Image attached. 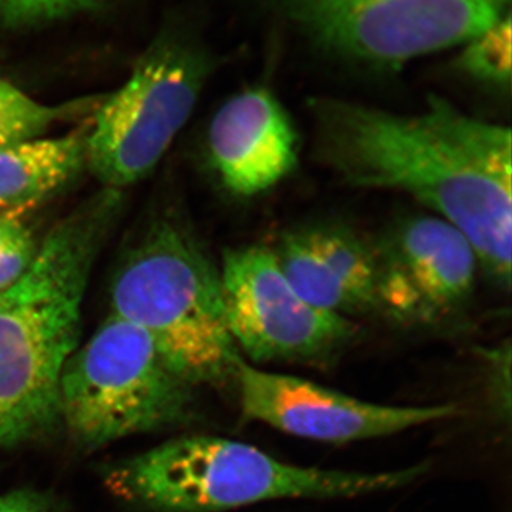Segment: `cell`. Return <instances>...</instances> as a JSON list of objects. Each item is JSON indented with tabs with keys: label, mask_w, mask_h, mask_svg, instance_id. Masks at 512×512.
<instances>
[{
	"label": "cell",
	"mask_w": 512,
	"mask_h": 512,
	"mask_svg": "<svg viewBox=\"0 0 512 512\" xmlns=\"http://www.w3.org/2000/svg\"><path fill=\"white\" fill-rule=\"evenodd\" d=\"M319 160L343 183L394 190L460 229L481 271L510 289V127L464 113L443 97L399 114L353 101H309Z\"/></svg>",
	"instance_id": "1"
},
{
	"label": "cell",
	"mask_w": 512,
	"mask_h": 512,
	"mask_svg": "<svg viewBox=\"0 0 512 512\" xmlns=\"http://www.w3.org/2000/svg\"><path fill=\"white\" fill-rule=\"evenodd\" d=\"M121 210L120 191L97 192L52 228L28 272L0 292V448L62 423L60 379L79 348L87 285Z\"/></svg>",
	"instance_id": "2"
},
{
	"label": "cell",
	"mask_w": 512,
	"mask_h": 512,
	"mask_svg": "<svg viewBox=\"0 0 512 512\" xmlns=\"http://www.w3.org/2000/svg\"><path fill=\"white\" fill-rule=\"evenodd\" d=\"M424 464L400 470H326L284 463L251 444L190 436L120 461L106 487L126 503L161 512H221L288 498H346L413 483Z\"/></svg>",
	"instance_id": "3"
},
{
	"label": "cell",
	"mask_w": 512,
	"mask_h": 512,
	"mask_svg": "<svg viewBox=\"0 0 512 512\" xmlns=\"http://www.w3.org/2000/svg\"><path fill=\"white\" fill-rule=\"evenodd\" d=\"M111 303V312L144 330L190 386L234 376L242 356L229 335L220 271L174 222H156L128 252Z\"/></svg>",
	"instance_id": "4"
},
{
	"label": "cell",
	"mask_w": 512,
	"mask_h": 512,
	"mask_svg": "<svg viewBox=\"0 0 512 512\" xmlns=\"http://www.w3.org/2000/svg\"><path fill=\"white\" fill-rule=\"evenodd\" d=\"M192 386L144 330L111 312L74 350L60 379V419L83 447L164 429L184 419Z\"/></svg>",
	"instance_id": "5"
},
{
	"label": "cell",
	"mask_w": 512,
	"mask_h": 512,
	"mask_svg": "<svg viewBox=\"0 0 512 512\" xmlns=\"http://www.w3.org/2000/svg\"><path fill=\"white\" fill-rule=\"evenodd\" d=\"M212 70L210 56L178 37H160L131 76L106 97L87 134V167L103 188L123 190L156 168L192 111Z\"/></svg>",
	"instance_id": "6"
},
{
	"label": "cell",
	"mask_w": 512,
	"mask_h": 512,
	"mask_svg": "<svg viewBox=\"0 0 512 512\" xmlns=\"http://www.w3.org/2000/svg\"><path fill=\"white\" fill-rule=\"evenodd\" d=\"M278 5L319 49L384 70L466 45L503 18L497 0H278Z\"/></svg>",
	"instance_id": "7"
},
{
	"label": "cell",
	"mask_w": 512,
	"mask_h": 512,
	"mask_svg": "<svg viewBox=\"0 0 512 512\" xmlns=\"http://www.w3.org/2000/svg\"><path fill=\"white\" fill-rule=\"evenodd\" d=\"M218 271L229 335L254 362L319 359L355 333L349 318L316 308L293 289L271 248L229 249Z\"/></svg>",
	"instance_id": "8"
},
{
	"label": "cell",
	"mask_w": 512,
	"mask_h": 512,
	"mask_svg": "<svg viewBox=\"0 0 512 512\" xmlns=\"http://www.w3.org/2000/svg\"><path fill=\"white\" fill-rule=\"evenodd\" d=\"M376 312L403 326H434L467 308L480 261L466 235L427 212L400 218L372 242Z\"/></svg>",
	"instance_id": "9"
},
{
	"label": "cell",
	"mask_w": 512,
	"mask_h": 512,
	"mask_svg": "<svg viewBox=\"0 0 512 512\" xmlns=\"http://www.w3.org/2000/svg\"><path fill=\"white\" fill-rule=\"evenodd\" d=\"M239 402L249 420L320 443L379 439L457 416L456 404L389 406L365 402L311 380L238 360Z\"/></svg>",
	"instance_id": "10"
},
{
	"label": "cell",
	"mask_w": 512,
	"mask_h": 512,
	"mask_svg": "<svg viewBox=\"0 0 512 512\" xmlns=\"http://www.w3.org/2000/svg\"><path fill=\"white\" fill-rule=\"evenodd\" d=\"M208 151L227 191L251 198L293 173L299 161V134L275 94L252 87L225 101L212 117Z\"/></svg>",
	"instance_id": "11"
},
{
	"label": "cell",
	"mask_w": 512,
	"mask_h": 512,
	"mask_svg": "<svg viewBox=\"0 0 512 512\" xmlns=\"http://www.w3.org/2000/svg\"><path fill=\"white\" fill-rule=\"evenodd\" d=\"M306 302L349 318L376 312L373 244L342 224L318 222L285 232L272 249Z\"/></svg>",
	"instance_id": "12"
},
{
	"label": "cell",
	"mask_w": 512,
	"mask_h": 512,
	"mask_svg": "<svg viewBox=\"0 0 512 512\" xmlns=\"http://www.w3.org/2000/svg\"><path fill=\"white\" fill-rule=\"evenodd\" d=\"M87 134L82 130L0 147V215L35 207L74 180L86 167Z\"/></svg>",
	"instance_id": "13"
},
{
	"label": "cell",
	"mask_w": 512,
	"mask_h": 512,
	"mask_svg": "<svg viewBox=\"0 0 512 512\" xmlns=\"http://www.w3.org/2000/svg\"><path fill=\"white\" fill-rule=\"evenodd\" d=\"M69 114L67 107L46 106L0 79V147L43 136Z\"/></svg>",
	"instance_id": "14"
},
{
	"label": "cell",
	"mask_w": 512,
	"mask_h": 512,
	"mask_svg": "<svg viewBox=\"0 0 512 512\" xmlns=\"http://www.w3.org/2000/svg\"><path fill=\"white\" fill-rule=\"evenodd\" d=\"M458 66L478 82L495 87L510 86V13H505L490 29L466 43L458 59Z\"/></svg>",
	"instance_id": "15"
},
{
	"label": "cell",
	"mask_w": 512,
	"mask_h": 512,
	"mask_svg": "<svg viewBox=\"0 0 512 512\" xmlns=\"http://www.w3.org/2000/svg\"><path fill=\"white\" fill-rule=\"evenodd\" d=\"M37 248L32 232L16 215H0V292L28 272Z\"/></svg>",
	"instance_id": "16"
},
{
	"label": "cell",
	"mask_w": 512,
	"mask_h": 512,
	"mask_svg": "<svg viewBox=\"0 0 512 512\" xmlns=\"http://www.w3.org/2000/svg\"><path fill=\"white\" fill-rule=\"evenodd\" d=\"M101 0H0V23L10 28L43 25L96 8Z\"/></svg>",
	"instance_id": "17"
},
{
	"label": "cell",
	"mask_w": 512,
	"mask_h": 512,
	"mask_svg": "<svg viewBox=\"0 0 512 512\" xmlns=\"http://www.w3.org/2000/svg\"><path fill=\"white\" fill-rule=\"evenodd\" d=\"M0 512H55L46 494L35 490H15L0 495Z\"/></svg>",
	"instance_id": "18"
},
{
	"label": "cell",
	"mask_w": 512,
	"mask_h": 512,
	"mask_svg": "<svg viewBox=\"0 0 512 512\" xmlns=\"http://www.w3.org/2000/svg\"><path fill=\"white\" fill-rule=\"evenodd\" d=\"M497 2L500 3V5L504 8L505 3L510 2V0H497Z\"/></svg>",
	"instance_id": "19"
}]
</instances>
